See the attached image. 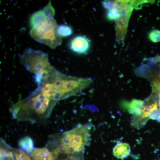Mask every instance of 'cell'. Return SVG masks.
<instances>
[{"label":"cell","mask_w":160,"mask_h":160,"mask_svg":"<svg viewBox=\"0 0 160 160\" xmlns=\"http://www.w3.org/2000/svg\"><path fill=\"white\" fill-rule=\"evenodd\" d=\"M57 101L45 96L37 88L27 97L12 105L13 118L32 123L46 121Z\"/></svg>","instance_id":"6da1fadb"},{"label":"cell","mask_w":160,"mask_h":160,"mask_svg":"<svg viewBox=\"0 0 160 160\" xmlns=\"http://www.w3.org/2000/svg\"><path fill=\"white\" fill-rule=\"evenodd\" d=\"M90 127L87 124H79L62 134L59 144L56 147L60 155L67 158L82 155V151L90 139Z\"/></svg>","instance_id":"7a4b0ae2"},{"label":"cell","mask_w":160,"mask_h":160,"mask_svg":"<svg viewBox=\"0 0 160 160\" xmlns=\"http://www.w3.org/2000/svg\"><path fill=\"white\" fill-rule=\"evenodd\" d=\"M58 27L53 16L47 15L32 27L29 33L36 41L54 49L62 42Z\"/></svg>","instance_id":"3957f363"},{"label":"cell","mask_w":160,"mask_h":160,"mask_svg":"<svg viewBox=\"0 0 160 160\" xmlns=\"http://www.w3.org/2000/svg\"><path fill=\"white\" fill-rule=\"evenodd\" d=\"M20 57V63L26 69L35 75L39 74L52 66L49 62L47 54L39 50L27 48Z\"/></svg>","instance_id":"277c9868"},{"label":"cell","mask_w":160,"mask_h":160,"mask_svg":"<svg viewBox=\"0 0 160 160\" xmlns=\"http://www.w3.org/2000/svg\"><path fill=\"white\" fill-rule=\"evenodd\" d=\"M134 7H131L120 13V16L115 20L116 37L119 41H122L125 35L128 22Z\"/></svg>","instance_id":"5b68a950"},{"label":"cell","mask_w":160,"mask_h":160,"mask_svg":"<svg viewBox=\"0 0 160 160\" xmlns=\"http://www.w3.org/2000/svg\"><path fill=\"white\" fill-rule=\"evenodd\" d=\"M90 45V40L86 37L79 36L73 38L70 44V49L79 54H85L89 50Z\"/></svg>","instance_id":"8992f818"},{"label":"cell","mask_w":160,"mask_h":160,"mask_svg":"<svg viewBox=\"0 0 160 160\" xmlns=\"http://www.w3.org/2000/svg\"><path fill=\"white\" fill-rule=\"evenodd\" d=\"M144 103V102L143 100L133 99L130 102L123 101L121 103V105L130 113L139 115L141 114Z\"/></svg>","instance_id":"52a82bcc"},{"label":"cell","mask_w":160,"mask_h":160,"mask_svg":"<svg viewBox=\"0 0 160 160\" xmlns=\"http://www.w3.org/2000/svg\"><path fill=\"white\" fill-rule=\"evenodd\" d=\"M55 14L54 9L50 1L43 9L36 12L32 15L30 20V25L32 27L47 15H50L54 17Z\"/></svg>","instance_id":"ba28073f"},{"label":"cell","mask_w":160,"mask_h":160,"mask_svg":"<svg viewBox=\"0 0 160 160\" xmlns=\"http://www.w3.org/2000/svg\"><path fill=\"white\" fill-rule=\"evenodd\" d=\"M33 160H55L52 153L46 147L33 148L31 153Z\"/></svg>","instance_id":"9c48e42d"},{"label":"cell","mask_w":160,"mask_h":160,"mask_svg":"<svg viewBox=\"0 0 160 160\" xmlns=\"http://www.w3.org/2000/svg\"><path fill=\"white\" fill-rule=\"evenodd\" d=\"M130 148L126 143H117L113 149V153L116 157L121 159L126 158L130 154Z\"/></svg>","instance_id":"30bf717a"},{"label":"cell","mask_w":160,"mask_h":160,"mask_svg":"<svg viewBox=\"0 0 160 160\" xmlns=\"http://www.w3.org/2000/svg\"><path fill=\"white\" fill-rule=\"evenodd\" d=\"M14 148L7 144L2 139L0 140V160H15Z\"/></svg>","instance_id":"8fae6325"},{"label":"cell","mask_w":160,"mask_h":160,"mask_svg":"<svg viewBox=\"0 0 160 160\" xmlns=\"http://www.w3.org/2000/svg\"><path fill=\"white\" fill-rule=\"evenodd\" d=\"M152 72V68L147 64L142 65L135 69L134 71L135 74L142 77L148 79Z\"/></svg>","instance_id":"7c38bea8"},{"label":"cell","mask_w":160,"mask_h":160,"mask_svg":"<svg viewBox=\"0 0 160 160\" xmlns=\"http://www.w3.org/2000/svg\"><path fill=\"white\" fill-rule=\"evenodd\" d=\"M33 145L32 140L28 136L22 138L18 143L20 149L28 154L31 153L33 148Z\"/></svg>","instance_id":"4fadbf2b"},{"label":"cell","mask_w":160,"mask_h":160,"mask_svg":"<svg viewBox=\"0 0 160 160\" xmlns=\"http://www.w3.org/2000/svg\"><path fill=\"white\" fill-rule=\"evenodd\" d=\"M13 153L15 160H33L28 154L21 149L14 148Z\"/></svg>","instance_id":"5bb4252c"},{"label":"cell","mask_w":160,"mask_h":160,"mask_svg":"<svg viewBox=\"0 0 160 160\" xmlns=\"http://www.w3.org/2000/svg\"><path fill=\"white\" fill-rule=\"evenodd\" d=\"M160 118V112L159 110L158 100L154 103L150 113L149 118L156 120L159 121Z\"/></svg>","instance_id":"9a60e30c"},{"label":"cell","mask_w":160,"mask_h":160,"mask_svg":"<svg viewBox=\"0 0 160 160\" xmlns=\"http://www.w3.org/2000/svg\"><path fill=\"white\" fill-rule=\"evenodd\" d=\"M58 32L61 36L66 37L69 36L73 33V30L69 26L65 25H59Z\"/></svg>","instance_id":"2e32d148"},{"label":"cell","mask_w":160,"mask_h":160,"mask_svg":"<svg viewBox=\"0 0 160 160\" xmlns=\"http://www.w3.org/2000/svg\"><path fill=\"white\" fill-rule=\"evenodd\" d=\"M149 38L153 42L156 43L160 41V31L154 30L152 31L149 33Z\"/></svg>","instance_id":"e0dca14e"},{"label":"cell","mask_w":160,"mask_h":160,"mask_svg":"<svg viewBox=\"0 0 160 160\" xmlns=\"http://www.w3.org/2000/svg\"><path fill=\"white\" fill-rule=\"evenodd\" d=\"M59 160H80L79 159H75V158H66V159H59Z\"/></svg>","instance_id":"ac0fdd59"},{"label":"cell","mask_w":160,"mask_h":160,"mask_svg":"<svg viewBox=\"0 0 160 160\" xmlns=\"http://www.w3.org/2000/svg\"><path fill=\"white\" fill-rule=\"evenodd\" d=\"M158 102H159V110L160 112V93L159 95ZM159 122L160 123V118L159 121Z\"/></svg>","instance_id":"d6986e66"},{"label":"cell","mask_w":160,"mask_h":160,"mask_svg":"<svg viewBox=\"0 0 160 160\" xmlns=\"http://www.w3.org/2000/svg\"><path fill=\"white\" fill-rule=\"evenodd\" d=\"M159 68V71L158 73V76L159 80H160V64L158 65Z\"/></svg>","instance_id":"ffe728a7"}]
</instances>
